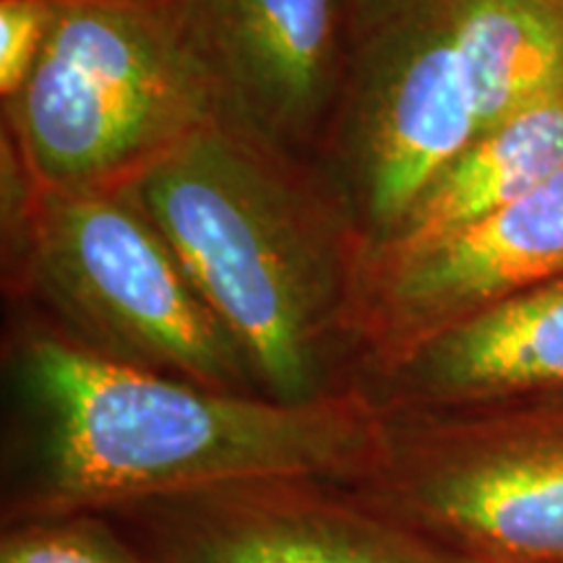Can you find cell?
I'll return each instance as SVG.
<instances>
[{"label":"cell","mask_w":563,"mask_h":563,"mask_svg":"<svg viewBox=\"0 0 563 563\" xmlns=\"http://www.w3.org/2000/svg\"><path fill=\"white\" fill-rule=\"evenodd\" d=\"M336 483L464 563H563V391L378 410Z\"/></svg>","instance_id":"cell-4"},{"label":"cell","mask_w":563,"mask_h":563,"mask_svg":"<svg viewBox=\"0 0 563 563\" xmlns=\"http://www.w3.org/2000/svg\"><path fill=\"white\" fill-rule=\"evenodd\" d=\"M477 133L563 95V0H441Z\"/></svg>","instance_id":"cell-12"},{"label":"cell","mask_w":563,"mask_h":563,"mask_svg":"<svg viewBox=\"0 0 563 563\" xmlns=\"http://www.w3.org/2000/svg\"><path fill=\"white\" fill-rule=\"evenodd\" d=\"M563 277V170L439 241L365 253L352 373L391 361L456 321Z\"/></svg>","instance_id":"cell-8"},{"label":"cell","mask_w":563,"mask_h":563,"mask_svg":"<svg viewBox=\"0 0 563 563\" xmlns=\"http://www.w3.org/2000/svg\"><path fill=\"white\" fill-rule=\"evenodd\" d=\"M123 188L228 329L258 394L311 402L347 389L368 243L319 167L220 118Z\"/></svg>","instance_id":"cell-2"},{"label":"cell","mask_w":563,"mask_h":563,"mask_svg":"<svg viewBox=\"0 0 563 563\" xmlns=\"http://www.w3.org/2000/svg\"><path fill=\"white\" fill-rule=\"evenodd\" d=\"M55 21V0H0V100L11 102L37 66Z\"/></svg>","instance_id":"cell-14"},{"label":"cell","mask_w":563,"mask_h":563,"mask_svg":"<svg viewBox=\"0 0 563 563\" xmlns=\"http://www.w3.org/2000/svg\"><path fill=\"white\" fill-rule=\"evenodd\" d=\"M475 136V97L441 0H407L352 42L319 170L371 251Z\"/></svg>","instance_id":"cell-6"},{"label":"cell","mask_w":563,"mask_h":563,"mask_svg":"<svg viewBox=\"0 0 563 563\" xmlns=\"http://www.w3.org/2000/svg\"><path fill=\"white\" fill-rule=\"evenodd\" d=\"M152 563H464L332 477H262L102 511Z\"/></svg>","instance_id":"cell-7"},{"label":"cell","mask_w":563,"mask_h":563,"mask_svg":"<svg viewBox=\"0 0 563 563\" xmlns=\"http://www.w3.org/2000/svg\"><path fill=\"white\" fill-rule=\"evenodd\" d=\"M563 170V95L477 133L371 251L415 249L522 199ZM368 251V253H371Z\"/></svg>","instance_id":"cell-11"},{"label":"cell","mask_w":563,"mask_h":563,"mask_svg":"<svg viewBox=\"0 0 563 563\" xmlns=\"http://www.w3.org/2000/svg\"><path fill=\"white\" fill-rule=\"evenodd\" d=\"M407 0H344V11H347L350 24V40L355 42L363 37L365 32L373 30L378 21H384L389 13H394Z\"/></svg>","instance_id":"cell-15"},{"label":"cell","mask_w":563,"mask_h":563,"mask_svg":"<svg viewBox=\"0 0 563 563\" xmlns=\"http://www.w3.org/2000/svg\"><path fill=\"white\" fill-rule=\"evenodd\" d=\"M0 563H152L102 514H60L13 522Z\"/></svg>","instance_id":"cell-13"},{"label":"cell","mask_w":563,"mask_h":563,"mask_svg":"<svg viewBox=\"0 0 563 563\" xmlns=\"http://www.w3.org/2000/svg\"><path fill=\"white\" fill-rule=\"evenodd\" d=\"M352 386L376 410H439L563 391V277L357 371Z\"/></svg>","instance_id":"cell-10"},{"label":"cell","mask_w":563,"mask_h":563,"mask_svg":"<svg viewBox=\"0 0 563 563\" xmlns=\"http://www.w3.org/2000/svg\"><path fill=\"white\" fill-rule=\"evenodd\" d=\"M11 376L21 412L11 522L262 477L342 481L378 420L352 384L311 402L217 391L112 361L58 327L21 329Z\"/></svg>","instance_id":"cell-1"},{"label":"cell","mask_w":563,"mask_h":563,"mask_svg":"<svg viewBox=\"0 0 563 563\" xmlns=\"http://www.w3.org/2000/svg\"><path fill=\"white\" fill-rule=\"evenodd\" d=\"M220 118L183 0H55L45 51L3 104V131L51 191L129 186Z\"/></svg>","instance_id":"cell-3"},{"label":"cell","mask_w":563,"mask_h":563,"mask_svg":"<svg viewBox=\"0 0 563 563\" xmlns=\"http://www.w3.org/2000/svg\"><path fill=\"white\" fill-rule=\"evenodd\" d=\"M214 76L222 121L311 162L350 63L344 0H183Z\"/></svg>","instance_id":"cell-9"},{"label":"cell","mask_w":563,"mask_h":563,"mask_svg":"<svg viewBox=\"0 0 563 563\" xmlns=\"http://www.w3.org/2000/svg\"><path fill=\"white\" fill-rule=\"evenodd\" d=\"M97 3H131V5H139V3H165V0H97Z\"/></svg>","instance_id":"cell-16"},{"label":"cell","mask_w":563,"mask_h":563,"mask_svg":"<svg viewBox=\"0 0 563 563\" xmlns=\"http://www.w3.org/2000/svg\"><path fill=\"white\" fill-rule=\"evenodd\" d=\"M11 272L13 287L37 295L84 347L217 391L258 394L238 344L129 188H37Z\"/></svg>","instance_id":"cell-5"}]
</instances>
